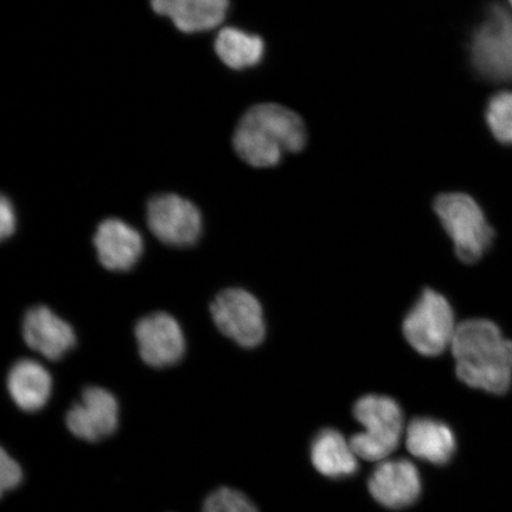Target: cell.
I'll list each match as a JSON object with an SVG mask.
<instances>
[{
  "label": "cell",
  "mask_w": 512,
  "mask_h": 512,
  "mask_svg": "<svg viewBox=\"0 0 512 512\" xmlns=\"http://www.w3.org/2000/svg\"><path fill=\"white\" fill-rule=\"evenodd\" d=\"M458 379L473 389L503 395L512 384V341L491 320L459 324L451 345Z\"/></svg>",
  "instance_id": "cell-1"
},
{
  "label": "cell",
  "mask_w": 512,
  "mask_h": 512,
  "mask_svg": "<svg viewBox=\"0 0 512 512\" xmlns=\"http://www.w3.org/2000/svg\"><path fill=\"white\" fill-rule=\"evenodd\" d=\"M306 140V127L298 114L277 104H261L243 115L233 144L243 162L271 168L285 153L302 151Z\"/></svg>",
  "instance_id": "cell-2"
},
{
  "label": "cell",
  "mask_w": 512,
  "mask_h": 512,
  "mask_svg": "<svg viewBox=\"0 0 512 512\" xmlns=\"http://www.w3.org/2000/svg\"><path fill=\"white\" fill-rule=\"evenodd\" d=\"M355 419L364 431L350 439L356 456L367 462H383L398 448L403 433V413L389 396L366 395L355 403Z\"/></svg>",
  "instance_id": "cell-3"
},
{
  "label": "cell",
  "mask_w": 512,
  "mask_h": 512,
  "mask_svg": "<svg viewBox=\"0 0 512 512\" xmlns=\"http://www.w3.org/2000/svg\"><path fill=\"white\" fill-rule=\"evenodd\" d=\"M435 213L453 241L454 251L465 264L482 259L495 238L482 208L462 192L440 195L434 202Z\"/></svg>",
  "instance_id": "cell-4"
},
{
  "label": "cell",
  "mask_w": 512,
  "mask_h": 512,
  "mask_svg": "<svg viewBox=\"0 0 512 512\" xmlns=\"http://www.w3.org/2000/svg\"><path fill=\"white\" fill-rule=\"evenodd\" d=\"M470 62L480 78L490 82H512V15L494 3L473 30L469 44Z\"/></svg>",
  "instance_id": "cell-5"
},
{
  "label": "cell",
  "mask_w": 512,
  "mask_h": 512,
  "mask_svg": "<svg viewBox=\"0 0 512 512\" xmlns=\"http://www.w3.org/2000/svg\"><path fill=\"white\" fill-rule=\"evenodd\" d=\"M458 325L452 306L440 293L426 288L403 320V335L419 354L435 357L451 348Z\"/></svg>",
  "instance_id": "cell-6"
},
{
  "label": "cell",
  "mask_w": 512,
  "mask_h": 512,
  "mask_svg": "<svg viewBox=\"0 0 512 512\" xmlns=\"http://www.w3.org/2000/svg\"><path fill=\"white\" fill-rule=\"evenodd\" d=\"M211 317L224 336L243 348H255L264 342V310L252 293L242 288H227L210 305Z\"/></svg>",
  "instance_id": "cell-7"
},
{
  "label": "cell",
  "mask_w": 512,
  "mask_h": 512,
  "mask_svg": "<svg viewBox=\"0 0 512 512\" xmlns=\"http://www.w3.org/2000/svg\"><path fill=\"white\" fill-rule=\"evenodd\" d=\"M147 226L170 247L194 246L202 234V215L194 203L175 194L151 198L146 210Z\"/></svg>",
  "instance_id": "cell-8"
},
{
  "label": "cell",
  "mask_w": 512,
  "mask_h": 512,
  "mask_svg": "<svg viewBox=\"0 0 512 512\" xmlns=\"http://www.w3.org/2000/svg\"><path fill=\"white\" fill-rule=\"evenodd\" d=\"M66 424L70 433L89 443H96L117 431L119 403L107 389L88 387L70 407Z\"/></svg>",
  "instance_id": "cell-9"
},
{
  "label": "cell",
  "mask_w": 512,
  "mask_h": 512,
  "mask_svg": "<svg viewBox=\"0 0 512 512\" xmlns=\"http://www.w3.org/2000/svg\"><path fill=\"white\" fill-rule=\"evenodd\" d=\"M139 355L152 368L163 369L182 360L185 338L177 320L165 312H155L139 320L134 329Z\"/></svg>",
  "instance_id": "cell-10"
},
{
  "label": "cell",
  "mask_w": 512,
  "mask_h": 512,
  "mask_svg": "<svg viewBox=\"0 0 512 512\" xmlns=\"http://www.w3.org/2000/svg\"><path fill=\"white\" fill-rule=\"evenodd\" d=\"M369 491L383 507L407 508L420 496V473L407 459L383 460L369 479Z\"/></svg>",
  "instance_id": "cell-11"
},
{
  "label": "cell",
  "mask_w": 512,
  "mask_h": 512,
  "mask_svg": "<svg viewBox=\"0 0 512 512\" xmlns=\"http://www.w3.org/2000/svg\"><path fill=\"white\" fill-rule=\"evenodd\" d=\"M23 338L30 349L50 361L61 360L76 345L72 325L43 305L25 313Z\"/></svg>",
  "instance_id": "cell-12"
},
{
  "label": "cell",
  "mask_w": 512,
  "mask_h": 512,
  "mask_svg": "<svg viewBox=\"0 0 512 512\" xmlns=\"http://www.w3.org/2000/svg\"><path fill=\"white\" fill-rule=\"evenodd\" d=\"M93 241L100 264L108 271L132 270L144 252L142 235L136 228L119 219L101 222Z\"/></svg>",
  "instance_id": "cell-13"
},
{
  "label": "cell",
  "mask_w": 512,
  "mask_h": 512,
  "mask_svg": "<svg viewBox=\"0 0 512 512\" xmlns=\"http://www.w3.org/2000/svg\"><path fill=\"white\" fill-rule=\"evenodd\" d=\"M151 5L178 30L195 34L219 27L227 16L229 0H151Z\"/></svg>",
  "instance_id": "cell-14"
},
{
  "label": "cell",
  "mask_w": 512,
  "mask_h": 512,
  "mask_svg": "<svg viewBox=\"0 0 512 512\" xmlns=\"http://www.w3.org/2000/svg\"><path fill=\"white\" fill-rule=\"evenodd\" d=\"M8 390L18 408L34 413L47 405L53 392V379L40 362L25 358L11 367Z\"/></svg>",
  "instance_id": "cell-15"
},
{
  "label": "cell",
  "mask_w": 512,
  "mask_h": 512,
  "mask_svg": "<svg viewBox=\"0 0 512 512\" xmlns=\"http://www.w3.org/2000/svg\"><path fill=\"white\" fill-rule=\"evenodd\" d=\"M407 450L415 458L433 465H445L456 452V438L444 422L431 418H416L407 427Z\"/></svg>",
  "instance_id": "cell-16"
},
{
  "label": "cell",
  "mask_w": 512,
  "mask_h": 512,
  "mask_svg": "<svg viewBox=\"0 0 512 512\" xmlns=\"http://www.w3.org/2000/svg\"><path fill=\"white\" fill-rule=\"evenodd\" d=\"M357 458L350 441L332 428L320 431L312 441V464L326 477L343 478L355 475L358 470Z\"/></svg>",
  "instance_id": "cell-17"
},
{
  "label": "cell",
  "mask_w": 512,
  "mask_h": 512,
  "mask_svg": "<svg viewBox=\"0 0 512 512\" xmlns=\"http://www.w3.org/2000/svg\"><path fill=\"white\" fill-rule=\"evenodd\" d=\"M215 51L229 68L242 70L258 66L264 59L262 38L238 28H224L215 40Z\"/></svg>",
  "instance_id": "cell-18"
},
{
  "label": "cell",
  "mask_w": 512,
  "mask_h": 512,
  "mask_svg": "<svg viewBox=\"0 0 512 512\" xmlns=\"http://www.w3.org/2000/svg\"><path fill=\"white\" fill-rule=\"evenodd\" d=\"M485 120L497 142L512 146V92L492 96L486 106Z\"/></svg>",
  "instance_id": "cell-19"
},
{
  "label": "cell",
  "mask_w": 512,
  "mask_h": 512,
  "mask_svg": "<svg viewBox=\"0 0 512 512\" xmlns=\"http://www.w3.org/2000/svg\"><path fill=\"white\" fill-rule=\"evenodd\" d=\"M202 512H259L254 503L242 492L232 489H217L204 501Z\"/></svg>",
  "instance_id": "cell-20"
},
{
  "label": "cell",
  "mask_w": 512,
  "mask_h": 512,
  "mask_svg": "<svg viewBox=\"0 0 512 512\" xmlns=\"http://www.w3.org/2000/svg\"><path fill=\"white\" fill-rule=\"evenodd\" d=\"M22 480L23 470L21 465L9 456L5 450H2V456H0V488H2V494L18 488Z\"/></svg>",
  "instance_id": "cell-21"
},
{
  "label": "cell",
  "mask_w": 512,
  "mask_h": 512,
  "mask_svg": "<svg viewBox=\"0 0 512 512\" xmlns=\"http://www.w3.org/2000/svg\"><path fill=\"white\" fill-rule=\"evenodd\" d=\"M17 220L15 208L8 197L3 196L0 201V236L9 239L16 232Z\"/></svg>",
  "instance_id": "cell-22"
},
{
  "label": "cell",
  "mask_w": 512,
  "mask_h": 512,
  "mask_svg": "<svg viewBox=\"0 0 512 512\" xmlns=\"http://www.w3.org/2000/svg\"><path fill=\"white\" fill-rule=\"evenodd\" d=\"M509 3H510V5H511V8H512V0H509Z\"/></svg>",
  "instance_id": "cell-23"
}]
</instances>
